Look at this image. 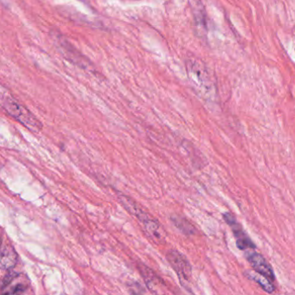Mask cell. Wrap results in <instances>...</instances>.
I'll return each mask as SVG.
<instances>
[{"mask_svg":"<svg viewBox=\"0 0 295 295\" xmlns=\"http://www.w3.org/2000/svg\"><path fill=\"white\" fill-rule=\"evenodd\" d=\"M249 276V278L251 279L253 281H256V283H258L260 286H261L262 289L265 290L266 292H274L275 290V287L273 286L272 281H270L268 279L266 278L265 276H261L260 274L257 273V275L256 274H252V273H250Z\"/></svg>","mask_w":295,"mask_h":295,"instance_id":"obj_11","label":"cell"},{"mask_svg":"<svg viewBox=\"0 0 295 295\" xmlns=\"http://www.w3.org/2000/svg\"><path fill=\"white\" fill-rule=\"evenodd\" d=\"M1 105L7 114L28 128L29 130L38 133L43 128L42 123L28 109L17 103L8 92L1 91Z\"/></svg>","mask_w":295,"mask_h":295,"instance_id":"obj_2","label":"cell"},{"mask_svg":"<svg viewBox=\"0 0 295 295\" xmlns=\"http://www.w3.org/2000/svg\"><path fill=\"white\" fill-rule=\"evenodd\" d=\"M28 279L23 274L9 270L1 284V292L3 294H21L29 289Z\"/></svg>","mask_w":295,"mask_h":295,"instance_id":"obj_5","label":"cell"},{"mask_svg":"<svg viewBox=\"0 0 295 295\" xmlns=\"http://www.w3.org/2000/svg\"><path fill=\"white\" fill-rule=\"evenodd\" d=\"M17 263V254L14 248L8 242L2 245L0 266L2 269L12 270Z\"/></svg>","mask_w":295,"mask_h":295,"instance_id":"obj_8","label":"cell"},{"mask_svg":"<svg viewBox=\"0 0 295 295\" xmlns=\"http://www.w3.org/2000/svg\"><path fill=\"white\" fill-rule=\"evenodd\" d=\"M171 221L175 225V226L185 235L190 236V235H193L196 232V229L193 227V225L190 224V222L187 221L186 219L182 217V216H173Z\"/></svg>","mask_w":295,"mask_h":295,"instance_id":"obj_10","label":"cell"},{"mask_svg":"<svg viewBox=\"0 0 295 295\" xmlns=\"http://www.w3.org/2000/svg\"><path fill=\"white\" fill-rule=\"evenodd\" d=\"M166 259L179 276L182 285L190 282L192 271L187 258L178 250H170L166 253Z\"/></svg>","mask_w":295,"mask_h":295,"instance_id":"obj_4","label":"cell"},{"mask_svg":"<svg viewBox=\"0 0 295 295\" xmlns=\"http://www.w3.org/2000/svg\"><path fill=\"white\" fill-rule=\"evenodd\" d=\"M225 221L230 225L232 230L234 236L236 237V245L239 250H246L249 249H256V244L254 243L247 233L244 231L234 215L230 213H225L224 215Z\"/></svg>","mask_w":295,"mask_h":295,"instance_id":"obj_6","label":"cell"},{"mask_svg":"<svg viewBox=\"0 0 295 295\" xmlns=\"http://www.w3.org/2000/svg\"><path fill=\"white\" fill-rule=\"evenodd\" d=\"M246 258L255 269L256 273H258L261 276H265L270 281H276V276L273 271L272 267L270 266L267 260L261 256V254L256 252H249L246 255Z\"/></svg>","mask_w":295,"mask_h":295,"instance_id":"obj_7","label":"cell"},{"mask_svg":"<svg viewBox=\"0 0 295 295\" xmlns=\"http://www.w3.org/2000/svg\"><path fill=\"white\" fill-rule=\"evenodd\" d=\"M186 68L188 77L199 92L209 97L216 94V78L205 63L199 60L190 59L186 63Z\"/></svg>","mask_w":295,"mask_h":295,"instance_id":"obj_1","label":"cell"},{"mask_svg":"<svg viewBox=\"0 0 295 295\" xmlns=\"http://www.w3.org/2000/svg\"><path fill=\"white\" fill-rule=\"evenodd\" d=\"M119 200L127 210H128L132 215L136 216L138 220L141 223L146 233L152 238L159 240V241L163 240L164 231H163L161 225L156 219L152 217L149 214L142 210L141 208L139 207V205H137L136 203L130 198H128L125 195H119Z\"/></svg>","mask_w":295,"mask_h":295,"instance_id":"obj_3","label":"cell"},{"mask_svg":"<svg viewBox=\"0 0 295 295\" xmlns=\"http://www.w3.org/2000/svg\"><path fill=\"white\" fill-rule=\"evenodd\" d=\"M139 270H140L142 277L145 280V283L149 287V289L152 290V292L154 291V292H155L154 289H157V287H159V277H157L156 275L152 270L149 269L148 267H145V266L139 267Z\"/></svg>","mask_w":295,"mask_h":295,"instance_id":"obj_9","label":"cell"}]
</instances>
